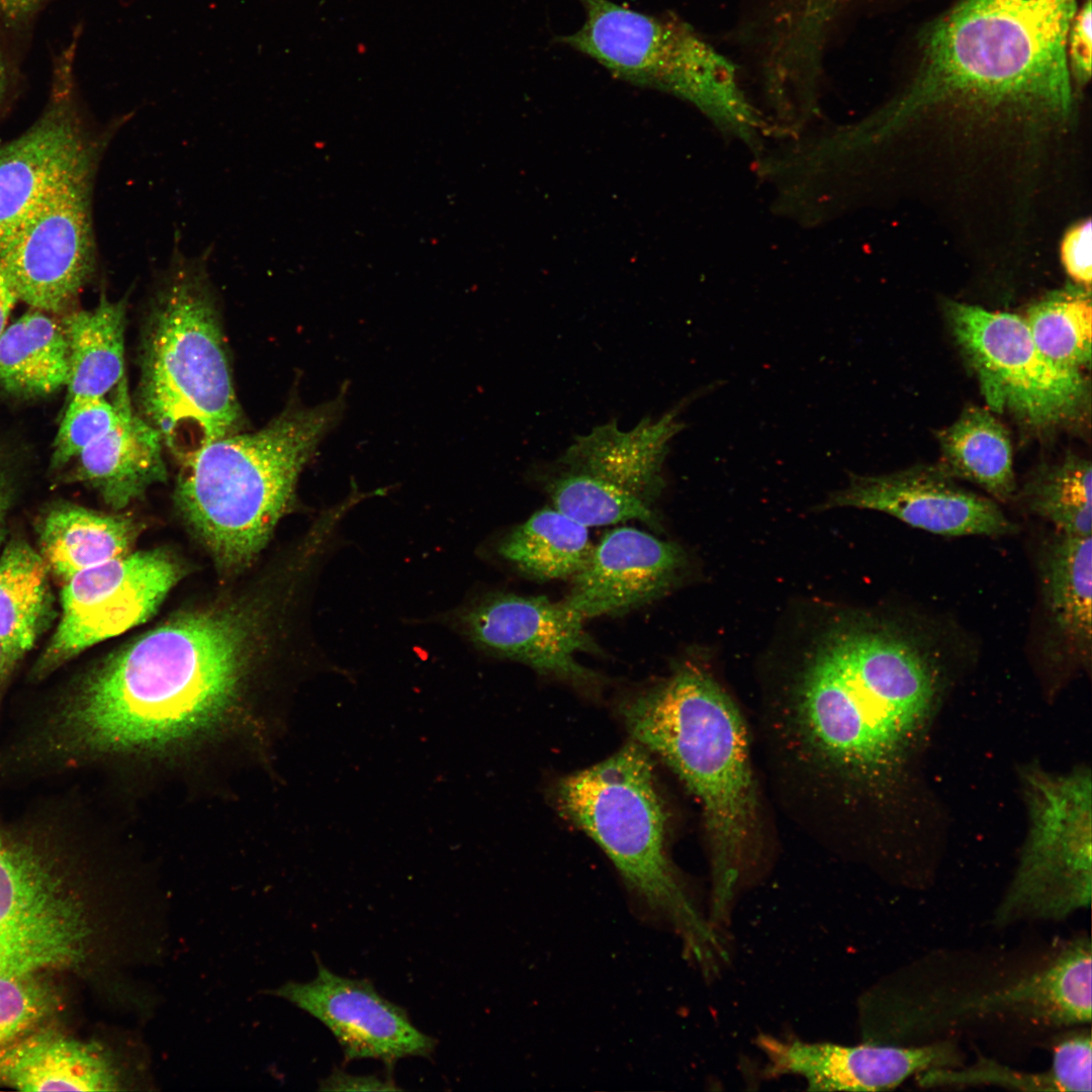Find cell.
I'll use <instances>...</instances> for the list:
<instances>
[{
  "label": "cell",
  "mask_w": 1092,
  "mask_h": 1092,
  "mask_svg": "<svg viewBox=\"0 0 1092 1092\" xmlns=\"http://www.w3.org/2000/svg\"><path fill=\"white\" fill-rule=\"evenodd\" d=\"M756 1044L766 1058L768 1076H800L811 1091L889 1090L914 1074L942 1068L957 1060L948 1043L915 1048L842 1045L761 1034Z\"/></svg>",
  "instance_id": "d6986e66"
},
{
  "label": "cell",
  "mask_w": 1092,
  "mask_h": 1092,
  "mask_svg": "<svg viewBox=\"0 0 1092 1092\" xmlns=\"http://www.w3.org/2000/svg\"><path fill=\"white\" fill-rule=\"evenodd\" d=\"M594 550L587 528L556 509H543L498 543V554L521 572L541 580L573 577Z\"/></svg>",
  "instance_id": "f1b7e54d"
},
{
  "label": "cell",
  "mask_w": 1092,
  "mask_h": 1092,
  "mask_svg": "<svg viewBox=\"0 0 1092 1092\" xmlns=\"http://www.w3.org/2000/svg\"><path fill=\"white\" fill-rule=\"evenodd\" d=\"M1091 957L1090 938L1078 937L1041 970L1005 988L965 999L954 1011L961 1014L1009 1011L1052 1026L1089 1023Z\"/></svg>",
  "instance_id": "44dd1931"
},
{
  "label": "cell",
  "mask_w": 1092,
  "mask_h": 1092,
  "mask_svg": "<svg viewBox=\"0 0 1092 1092\" xmlns=\"http://www.w3.org/2000/svg\"><path fill=\"white\" fill-rule=\"evenodd\" d=\"M1041 599L1052 637L1084 663L1092 647V538L1057 532L1038 559Z\"/></svg>",
  "instance_id": "cb8c5ba5"
},
{
  "label": "cell",
  "mask_w": 1092,
  "mask_h": 1092,
  "mask_svg": "<svg viewBox=\"0 0 1092 1092\" xmlns=\"http://www.w3.org/2000/svg\"><path fill=\"white\" fill-rule=\"evenodd\" d=\"M4 452L0 448V518L2 510L6 499L7 493V475H6V462L4 458Z\"/></svg>",
  "instance_id": "7bdbcfd3"
},
{
  "label": "cell",
  "mask_w": 1092,
  "mask_h": 1092,
  "mask_svg": "<svg viewBox=\"0 0 1092 1092\" xmlns=\"http://www.w3.org/2000/svg\"><path fill=\"white\" fill-rule=\"evenodd\" d=\"M1021 498L1031 514L1049 521L1057 532L1091 536L1092 468L1089 460L1068 454L1037 468L1025 482Z\"/></svg>",
  "instance_id": "4dcf8cb0"
},
{
  "label": "cell",
  "mask_w": 1092,
  "mask_h": 1092,
  "mask_svg": "<svg viewBox=\"0 0 1092 1092\" xmlns=\"http://www.w3.org/2000/svg\"><path fill=\"white\" fill-rule=\"evenodd\" d=\"M938 440L939 465L950 476L978 484L998 500L1011 498L1016 485L1009 434L988 410L967 407Z\"/></svg>",
  "instance_id": "4316f807"
},
{
  "label": "cell",
  "mask_w": 1092,
  "mask_h": 1092,
  "mask_svg": "<svg viewBox=\"0 0 1092 1092\" xmlns=\"http://www.w3.org/2000/svg\"><path fill=\"white\" fill-rule=\"evenodd\" d=\"M585 18L557 37L626 81L684 97L710 114L741 121L749 107L735 64L687 22L636 11L611 0H578Z\"/></svg>",
  "instance_id": "ba28073f"
},
{
  "label": "cell",
  "mask_w": 1092,
  "mask_h": 1092,
  "mask_svg": "<svg viewBox=\"0 0 1092 1092\" xmlns=\"http://www.w3.org/2000/svg\"><path fill=\"white\" fill-rule=\"evenodd\" d=\"M124 299L102 294L90 309L69 310L60 324L69 350V399L104 397L124 377Z\"/></svg>",
  "instance_id": "d4e9b609"
},
{
  "label": "cell",
  "mask_w": 1092,
  "mask_h": 1092,
  "mask_svg": "<svg viewBox=\"0 0 1092 1092\" xmlns=\"http://www.w3.org/2000/svg\"><path fill=\"white\" fill-rule=\"evenodd\" d=\"M1092 7L1091 0H1085L1071 21L1067 53L1070 73L1081 84L1091 77L1092 64Z\"/></svg>",
  "instance_id": "74e56055"
},
{
  "label": "cell",
  "mask_w": 1092,
  "mask_h": 1092,
  "mask_svg": "<svg viewBox=\"0 0 1092 1092\" xmlns=\"http://www.w3.org/2000/svg\"><path fill=\"white\" fill-rule=\"evenodd\" d=\"M976 1082L1008 1085L1021 1090L1055 1091L1049 1070L1040 1074H1023L995 1064L989 1066L986 1062L963 1072L933 1068L919 1073V1084L923 1086Z\"/></svg>",
  "instance_id": "d590c367"
},
{
  "label": "cell",
  "mask_w": 1092,
  "mask_h": 1092,
  "mask_svg": "<svg viewBox=\"0 0 1092 1092\" xmlns=\"http://www.w3.org/2000/svg\"><path fill=\"white\" fill-rule=\"evenodd\" d=\"M849 507L893 516L943 536H1002L1012 523L992 499L960 486L940 465H917L880 475H851L823 508Z\"/></svg>",
  "instance_id": "e0dca14e"
},
{
  "label": "cell",
  "mask_w": 1092,
  "mask_h": 1092,
  "mask_svg": "<svg viewBox=\"0 0 1092 1092\" xmlns=\"http://www.w3.org/2000/svg\"><path fill=\"white\" fill-rule=\"evenodd\" d=\"M560 814L607 854L648 914L668 922L711 971L726 951L667 854V817L647 750L632 741L605 760L557 781Z\"/></svg>",
  "instance_id": "8992f818"
},
{
  "label": "cell",
  "mask_w": 1092,
  "mask_h": 1092,
  "mask_svg": "<svg viewBox=\"0 0 1092 1092\" xmlns=\"http://www.w3.org/2000/svg\"><path fill=\"white\" fill-rule=\"evenodd\" d=\"M1039 351L1055 363L1081 370L1091 361L1090 292H1061L1036 302L1024 317Z\"/></svg>",
  "instance_id": "1f68e13d"
},
{
  "label": "cell",
  "mask_w": 1092,
  "mask_h": 1092,
  "mask_svg": "<svg viewBox=\"0 0 1092 1092\" xmlns=\"http://www.w3.org/2000/svg\"><path fill=\"white\" fill-rule=\"evenodd\" d=\"M275 994L321 1021L338 1040L346 1062L374 1059L391 1066L435 1052L437 1039L415 1026L407 1012L370 981L339 976L318 960L314 979L289 981Z\"/></svg>",
  "instance_id": "2e32d148"
},
{
  "label": "cell",
  "mask_w": 1092,
  "mask_h": 1092,
  "mask_svg": "<svg viewBox=\"0 0 1092 1092\" xmlns=\"http://www.w3.org/2000/svg\"><path fill=\"white\" fill-rule=\"evenodd\" d=\"M96 166L56 188L21 225L0 267L15 293L33 307L64 314L96 269L91 196Z\"/></svg>",
  "instance_id": "8fae6325"
},
{
  "label": "cell",
  "mask_w": 1092,
  "mask_h": 1092,
  "mask_svg": "<svg viewBox=\"0 0 1092 1092\" xmlns=\"http://www.w3.org/2000/svg\"><path fill=\"white\" fill-rule=\"evenodd\" d=\"M87 934L79 903L49 859L0 832V975L72 965Z\"/></svg>",
  "instance_id": "7c38bea8"
},
{
  "label": "cell",
  "mask_w": 1092,
  "mask_h": 1092,
  "mask_svg": "<svg viewBox=\"0 0 1092 1092\" xmlns=\"http://www.w3.org/2000/svg\"><path fill=\"white\" fill-rule=\"evenodd\" d=\"M250 631L230 610L174 617L108 657L62 712L61 728L94 751L161 747L202 732L239 694Z\"/></svg>",
  "instance_id": "7a4b0ae2"
},
{
  "label": "cell",
  "mask_w": 1092,
  "mask_h": 1092,
  "mask_svg": "<svg viewBox=\"0 0 1092 1092\" xmlns=\"http://www.w3.org/2000/svg\"><path fill=\"white\" fill-rule=\"evenodd\" d=\"M221 332L202 261L176 253L152 300L139 382L142 416L176 452L186 431L198 449L241 427Z\"/></svg>",
  "instance_id": "52a82bcc"
},
{
  "label": "cell",
  "mask_w": 1092,
  "mask_h": 1092,
  "mask_svg": "<svg viewBox=\"0 0 1092 1092\" xmlns=\"http://www.w3.org/2000/svg\"><path fill=\"white\" fill-rule=\"evenodd\" d=\"M128 396L126 379L115 388L114 398L81 396L69 399L57 433L52 464L63 467L97 438L110 430L119 420Z\"/></svg>",
  "instance_id": "836d02e7"
},
{
  "label": "cell",
  "mask_w": 1092,
  "mask_h": 1092,
  "mask_svg": "<svg viewBox=\"0 0 1092 1092\" xmlns=\"http://www.w3.org/2000/svg\"><path fill=\"white\" fill-rule=\"evenodd\" d=\"M681 405L658 419L645 418L630 430L616 421L576 437L558 458L557 468L585 474L623 489L648 505L664 486L662 466L671 439L682 430Z\"/></svg>",
  "instance_id": "ffe728a7"
},
{
  "label": "cell",
  "mask_w": 1092,
  "mask_h": 1092,
  "mask_svg": "<svg viewBox=\"0 0 1092 1092\" xmlns=\"http://www.w3.org/2000/svg\"><path fill=\"white\" fill-rule=\"evenodd\" d=\"M135 525L81 507L51 512L40 532L42 558L64 581L75 573L130 552Z\"/></svg>",
  "instance_id": "83f0119b"
},
{
  "label": "cell",
  "mask_w": 1092,
  "mask_h": 1092,
  "mask_svg": "<svg viewBox=\"0 0 1092 1092\" xmlns=\"http://www.w3.org/2000/svg\"><path fill=\"white\" fill-rule=\"evenodd\" d=\"M0 663H1V650H0Z\"/></svg>",
  "instance_id": "f6af8a7d"
},
{
  "label": "cell",
  "mask_w": 1092,
  "mask_h": 1092,
  "mask_svg": "<svg viewBox=\"0 0 1092 1092\" xmlns=\"http://www.w3.org/2000/svg\"><path fill=\"white\" fill-rule=\"evenodd\" d=\"M686 563L678 545L635 528H617L594 546L563 604L583 621L620 615L665 595Z\"/></svg>",
  "instance_id": "ac0fdd59"
},
{
  "label": "cell",
  "mask_w": 1092,
  "mask_h": 1092,
  "mask_svg": "<svg viewBox=\"0 0 1092 1092\" xmlns=\"http://www.w3.org/2000/svg\"><path fill=\"white\" fill-rule=\"evenodd\" d=\"M632 736L658 756L703 809L712 868V917L724 921L756 850L758 798L744 721L705 670L685 665L625 699Z\"/></svg>",
  "instance_id": "3957f363"
},
{
  "label": "cell",
  "mask_w": 1092,
  "mask_h": 1092,
  "mask_svg": "<svg viewBox=\"0 0 1092 1092\" xmlns=\"http://www.w3.org/2000/svg\"><path fill=\"white\" fill-rule=\"evenodd\" d=\"M0 1083L21 1091H113L121 1080L97 1042L30 1030L0 1051Z\"/></svg>",
  "instance_id": "7402d4cb"
},
{
  "label": "cell",
  "mask_w": 1092,
  "mask_h": 1092,
  "mask_svg": "<svg viewBox=\"0 0 1092 1092\" xmlns=\"http://www.w3.org/2000/svg\"><path fill=\"white\" fill-rule=\"evenodd\" d=\"M952 334L993 411H1010L1026 424L1046 428L1074 419L1088 399L1081 370L1045 357L1024 317L950 301Z\"/></svg>",
  "instance_id": "30bf717a"
},
{
  "label": "cell",
  "mask_w": 1092,
  "mask_h": 1092,
  "mask_svg": "<svg viewBox=\"0 0 1092 1092\" xmlns=\"http://www.w3.org/2000/svg\"><path fill=\"white\" fill-rule=\"evenodd\" d=\"M159 431L126 397L118 422L75 458V477L114 509H122L167 475Z\"/></svg>",
  "instance_id": "603a6c76"
},
{
  "label": "cell",
  "mask_w": 1092,
  "mask_h": 1092,
  "mask_svg": "<svg viewBox=\"0 0 1092 1092\" xmlns=\"http://www.w3.org/2000/svg\"><path fill=\"white\" fill-rule=\"evenodd\" d=\"M1078 6L1077 0H961L928 30L917 74L895 113L953 103L1067 115V41Z\"/></svg>",
  "instance_id": "277c9868"
},
{
  "label": "cell",
  "mask_w": 1092,
  "mask_h": 1092,
  "mask_svg": "<svg viewBox=\"0 0 1092 1092\" xmlns=\"http://www.w3.org/2000/svg\"><path fill=\"white\" fill-rule=\"evenodd\" d=\"M546 486L554 509L586 528L629 520L659 526L650 505L592 476L556 467Z\"/></svg>",
  "instance_id": "d6a6232c"
},
{
  "label": "cell",
  "mask_w": 1092,
  "mask_h": 1092,
  "mask_svg": "<svg viewBox=\"0 0 1092 1092\" xmlns=\"http://www.w3.org/2000/svg\"><path fill=\"white\" fill-rule=\"evenodd\" d=\"M448 617L463 636L488 653L579 688H598L603 680L576 659L580 652H599V647L584 630V621L563 602L496 593Z\"/></svg>",
  "instance_id": "9a60e30c"
},
{
  "label": "cell",
  "mask_w": 1092,
  "mask_h": 1092,
  "mask_svg": "<svg viewBox=\"0 0 1092 1092\" xmlns=\"http://www.w3.org/2000/svg\"><path fill=\"white\" fill-rule=\"evenodd\" d=\"M48 566L24 543L9 545L0 558V650L2 670L33 645L48 605Z\"/></svg>",
  "instance_id": "f546056e"
},
{
  "label": "cell",
  "mask_w": 1092,
  "mask_h": 1092,
  "mask_svg": "<svg viewBox=\"0 0 1092 1092\" xmlns=\"http://www.w3.org/2000/svg\"><path fill=\"white\" fill-rule=\"evenodd\" d=\"M18 301L0 267V338L7 327L8 316Z\"/></svg>",
  "instance_id": "b9f144b4"
},
{
  "label": "cell",
  "mask_w": 1092,
  "mask_h": 1092,
  "mask_svg": "<svg viewBox=\"0 0 1092 1092\" xmlns=\"http://www.w3.org/2000/svg\"><path fill=\"white\" fill-rule=\"evenodd\" d=\"M179 576L177 563L157 550L129 552L75 573L62 590V616L44 667L144 623Z\"/></svg>",
  "instance_id": "5bb4252c"
},
{
  "label": "cell",
  "mask_w": 1092,
  "mask_h": 1092,
  "mask_svg": "<svg viewBox=\"0 0 1092 1092\" xmlns=\"http://www.w3.org/2000/svg\"><path fill=\"white\" fill-rule=\"evenodd\" d=\"M937 673L899 627L856 619L823 635L780 712L793 758L843 797L884 786L928 716Z\"/></svg>",
  "instance_id": "6da1fadb"
},
{
  "label": "cell",
  "mask_w": 1092,
  "mask_h": 1092,
  "mask_svg": "<svg viewBox=\"0 0 1092 1092\" xmlns=\"http://www.w3.org/2000/svg\"><path fill=\"white\" fill-rule=\"evenodd\" d=\"M69 350L60 322L33 309L5 328L0 338V385L23 398L50 395L67 386Z\"/></svg>",
  "instance_id": "484cf974"
},
{
  "label": "cell",
  "mask_w": 1092,
  "mask_h": 1092,
  "mask_svg": "<svg viewBox=\"0 0 1092 1092\" xmlns=\"http://www.w3.org/2000/svg\"><path fill=\"white\" fill-rule=\"evenodd\" d=\"M51 1006V995L32 975H0V1051L29 1032Z\"/></svg>",
  "instance_id": "e575fe53"
},
{
  "label": "cell",
  "mask_w": 1092,
  "mask_h": 1092,
  "mask_svg": "<svg viewBox=\"0 0 1092 1092\" xmlns=\"http://www.w3.org/2000/svg\"><path fill=\"white\" fill-rule=\"evenodd\" d=\"M1091 1035L1076 1032L1054 1049L1049 1070L1056 1091H1091Z\"/></svg>",
  "instance_id": "8d00e7d4"
},
{
  "label": "cell",
  "mask_w": 1092,
  "mask_h": 1092,
  "mask_svg": "<svg viewBox=\"0 0 1092 1092\" xmlns=\"http://www.w3.org/2000/svg\"><path fill=\"white\" fill-rule=\"evenodd\" d=\"M322 1090H357V1091H378V1090H399L395 1086L391 1077H378L376 1075L367 1076H355L347 1074L339 1069L333 1071V1073L320 1084Z\"/></svg>",
  "instance_id": "ab89813d"
},
{
  "label": "cell",
  "mask_w": 1092,
  "mask_h": 1092,
  "mask_svg": "<svg viewBox=\"0 0 1092 1092\" xmlns=\"http://www.w3.org/2000/svg\"><path fill=\"white\" fill-rule=\"evenodd\" d=\"M7 81V69L0 49V101L6 92Z\"/></svg>",
  "instance_id": "ee69618b"
},
{
  "label": "cell",
  "mask_w": 1092,
  "mask_h": 1092,
  "mask_svg": "<svg viewBox=\"0 0 1092 1092\" xmlns=\"http://www.w3.org/2000/svg\"><path fill=\"white\" fill-rule=\"evenodd\" d=\"M42 0H0V16L9 23H18L29 17Z\"/></svg>",
  "instance_id": "60d3db41"
},
{
  "label": "cell",
  "mask_w": 1092,
  "mask_h": 1092,
  "mask_svg": "<svg viewBox=\"0 0 1092 1092\" xmlns=\"http://www.w3.org/2000/svg\"><path fill=\"white\" fill-rule=\"evenodd\" d=\"M1091 220L1068 231L1061 246V258L1067 273L1078 283L1090 287L1092 277Z\"/></svg>",
  "instance_id": "f35d334b"
},
{
  "label": "cell",
  "mask_w": 1092,
  "mask_h": 1092,
  "mask_svg": "<svg viewBox=\"0 0 1092 1092\" xmlns=\"http://www.w3.org/2000/svg\"><path fill=\"white\" fill-rule=\"evenodd\" d=\"M77 39L57 58L52 93L41 115L0 146V257L28 216L76 173L97 166L106 136L88 130L74 98Z\"/></svg>",
  "instance_id": "4fadbf2b"
},
{
  "label": "cell",
  "mask_w": 1092,
  "mask_h": 1092,
  "mask_svg": "<svg viewBox=\"0 0 1092 1092\" xmlns=\"http://www.w3.org/2000/svg\"><path fill=\"white\" fill-rule=\"evenodd\" d=\"M1031 828L995 922L1061 920L1091 903V783L1076 774L1035 778Z\"/></svg>",
  "instance_id": "9c48e42d"
},
{
  "label": "cell",
  "mask_w": 1092,
  "mask_h": 1092,
  "mask_svg": "<svg viewBox=\"0 0 1092 1092\" xmlns=\"http://www.w3.org/2000/svg\"><path fill=\"white\" fill-rule=\"evenodd\" d=\"M348 386L306 406L290 403L265 427L207 443L180 459L178 508L219 565L239 568L291 509L301 472L339 425Z\"/></svg>",
  "instance_id": "5b68a950"
}]
</instances>
